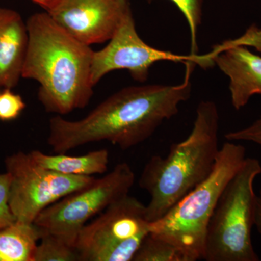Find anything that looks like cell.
<instances>
[{"instance_id":"cell-1","label":"cell","mask_w":261,"mask_h":261,"mask_svg":"<svg viewBox=\"0 0 261 261\" xmlns=\"http://www.w3.org/2000/svg\"><path fill=\"white\" fill-rule=\"evenodd\" d=\"M185 80L178 85L135 86L121 89L102 101L87 116L69 121L61 116L49 121L47 144L56 153L107 141L121 149L140 145L178 112L190 99V78L195 64L187 63Z\"/></svg>"},{"instance_id":"cell-2","label":"cell","mask_w":261,"mask_h":261,"mask_svg":"<svg viewBox=\"0 0 261 261\" xmlns=\"http://www.w3.org/2000/svg\"><path fill=\"white\" fill-rule=\"evenodd\" d=\"M27 25L29 42L21 77L39 84L38 97L44 109L63 116L88 106L94 94V51L47 12L31 15Z\"/></svg>"},{"instance_id":"cell-3","label":"cell","mask_w":261,"mask_h":261,"mask_svg":"<svg viewBox=\"0 0 261 261\" xmlns=\"http://www.w3.org/2000/svg\"><path fill=\"white\" fill-rule=\"evenodd\" d=\"M219 115L216 103H199L191 133L173 144L166 157L153 155L141 173L139 185L149 194L147 219L163 217L212 171L219 153Z\"/></svg>"},{"instance_id":"cell-4","label":"cell","mask_w":261,"mask_h":261,"mask_svg":"<svg viewBox=\"0 0 261 261\" xmlns=\"http://www.w3.org/2000/svg\"><path fill=\"white\" fill-rule=\"evenodd\" d=\"M245 159L246 149L243 145L231 141L225 142L209 176L161 219L151 223V234L176 245L190 261L203 259L211 216L225 187Z\"/></svg>"},{"instance_id":"cell-5","label":"cell","mask_w":261,"mask_h":261,"mask_svg":"<svg viewBox=\"0 0 261 261\" xmlns=\"http://www.w3.org/2000/svg\"><path fill=\"white\" fill-rule=\"evenodd\" d=\"M261 173L256 159L246 158L220 197L207 226L203 260L259 261L252 243L257 196L254 182Z\"/></svg>"},{"instance_id":"cell-6","label":"cell","mask_w":261,"mask_h":261,"mask_svg":"<svg viewBox=\"0 0 261 261\" xmlns=\"http://www.w3.org/2000/svg\"><path fill=\"white\" fill-rule=\"evenodd\" d=\"M146 205L127 195L81 230L75 247L81 261H130L150 233Z\"/></svg>"},{"instance_id":"cell-7","label":"cell","mask_w":261,"mask_h":261,"mask_svg":"<svg viewBox=\"0 0 261 261\" xmlns=\"http://www.w3.org/2000/svg\"><path fill=\"white\" fill-rule=\"evenodd\" d=\"M135 173L126 163L117 164L111 172L51 204L37 216L34 224L74 246L87 221L128 195Z\"/></svg>"},{"instance_id":"cell-8","label":"cell","mask_w":261,"mask_h":261,"mask_svg":"<svg viewBox=\"0 0 261 261\" xmlns=\"http://www.w3.org/2000/svg\"><path fill=\"white\" fill-rule=\"evenodd\" d=\"M10 176L9 203L16 221L34 223L51 204L92 184L93 176H73L38 165L30 154L20 152L5 160Z\"/></svg>"},{"instance_id":"cell-9","label":"cell","mask_w":261,"mask_h":261,"mask_svg":"<svg viewBox=\"0 0 261 261\" xmlns=\"http://www.w3.org/2000/svg\"><path fill=\"white\" fill-rule=\"evenodd\" d=\"M108 44L102 49L94 51L91 78L97 85L105 75L117 70H127L137 82H145L151 67L160 61L193 63L205 68L204 56H185L161 50L144 42L136 29L133 13L127 15Z\"/></svg>"},{"instance_id":"cell-10","label":"cell","mask_w":261,"mask_h":261,"mask_svg":"<svg viewBox=\"0 0 261 261\" xmlns=\"http://www.w3.org/2000/svg\"><path fill=\"white\" fill-rule=\"evenodd\" d=\"M47 13L71 35L91 46L109 41L132 10L130 0H60Z\"/></svg>"},{"instance_id":"cell-11","label":"cell","mask_w":261,"mask_h":261,"mask_svg":"<svg viewBox=\"0 0 261 261\" xmlns=\"http://www.w3.org/2000/svg\"><path fill=\"white\" fill-rule=\"evenodd\" d=\"M214 65L229 78L231 104L237 111L245 107L255 94L261 95V57L245 46L227 42L212 51Z\"/></svg>"},{"instance_id":"cell-12","label":"cell","mask_w":261,"mask_h":261,"mask_svg":"<svg viewBox=\"0 0 261 261\" xmlns=\"http://www.w3.org/2000/svg\"><path fill=\"white\" fill-rule=\"evenodd\" d=\"M29 34L15 10L0 8V87L13 89L21 78Z\"/></svg>"},{"instance_id":"cell-13","label":"cell","mask_w":261,"mask_h":261,"mask_svg":"<svg viewBox=\"0 0 261 261\" xmlns=\"http://www.w3.org/2000/svg\"><path fill=\"white\" fill-rule=\"evenodd\" d=\"M29 154L42 167L73 176L103 174L108 171L109 163V152L106 149L92 151L81 156L67 155L65 153L47 154L39 150H33Z\"/></svg>"},{"instance_id":"cell-14","label":"cell","mask_w":261,"mask_h":261,"mask_svg":"<svg viewBox=\"0 0 261 261\" xmlns=\"http://www.w3.org/2000/svg\"><path fill=\"white\" fill-rule=\"evenodd\" d=\"M42 233L34 223L19 221L0 228V261H34Z\"/></svg>"},{"instance_id":"cell-15","label":"cell","mask_w":261,"mask_h":261,"mask_svg":"<svg viewBox=\"0 0 261 261\" xmlns=\"http://www.w3.org/2000/svg\"><path fill=\"white\" fill-rule=\"evenodd\" d=\"M133 261H190L181 249L149 233L134 257Z\"/></svg>"},{"instance_id":"cell-16","label":"cell","mask_w":261,"mask_h":261,"mask_svg":"<svg viewBox=\"0 0 261 261\" xmlns=\"http://www.w3.org/2000/svg\"><path fill=\"white\" fill-rule=\"evenodd\" d=\"M42 231L40 243L38 244L34 252V261L81 260L80 254L74 246L56 235Z\"/></svg>"},{"instance_id":"cell-17","label":"cell","mask_w":261,"mask_h":261,"mask_svg":"<svg viewBox=\"0 0 261 261\" xmlns=\"http://www.w3.org/2000/svg\"><path fill=\"white\" fill-rule=\"evenodd\" d=\"M150 2L152 0H147ZM185 15L191 34V55H197V32L202 20V0H170Z\"/></svg>"},{"instance_id":"cell-18","label":"cell","mask_w":261,"mask_h":261,"mask_svg":"<svg viewBox=\"0 0 261 261\" xmlns=\"http://www.w3.org/2000/svg\"><path fill=\"white\" fill-rule=\"evenodd\" d=\"M25 108V104L22 97L13 93L11 89H5L0 94V120L15 119Z\"/></svg>"},{"instance_id":"cell-19","label":"cell","mask_w":261,"mask_h":261,"mask_svg":"<svg viewBox=\"0 0 261 261\" xmlns=\"http://www.w3.org/2000/svg\"><path fill=\"white\" fill-rule=\"evenodd\" d=\"M10 176L8 173H0V228L14 223V215L9 203Z\"/></svg>"},{"instance_id":"cell-20","label":"cell","mask_w":261,"mask_h":261,"mask_svg":"<svg viewBox=\"0 0 261 261\" xmlns=\"http://www.w3.org/2000/svg\"><path fill=\"white\" fill-rule=\"evenodd\" d=\"M224 137L231 142H249L261 146V116L246 128L228 132Z\"/></svg>"},{"instance_id":"cell-21","label":"cell","mask_w":261,"mask_h":261,"mask_svg":"<svg viewBox=\"0 0 261 261\" xmlns=\"http://www.w3.org/2000/svg\"><path fill=\"white\" fill-rule=\"evenodd\" d=\"M42 8L44 11L49 12L58 4L60 0H31Z\"/></svg>"},{"instance_id":"cell-22","label":"cell","mask_w":261,"mask_h":261,"mask_svg":"<svg viewBox=\"0 0 261 261\" xmlns=\"http://www.w3.org/2000/svg\"><path fill=\"white\" fill-rule=\"evenodd\" d=\"M254 226H256L257 231L261 234V197L259 196H257L256 205H255Z\"/></svg>"},{"instance_id":"cell-23","label":"cell","mask_w":261,"mask_h":261,"mask_svg":"<svg viewBox=\"0 0 261 261\" xmlns=\"http://www.w3.org/2000/svg\"><path fill=\"white\" fill-rule=\"evenodd\" d=\"M259 197H261V189H260V195H259Z\"/></svg>"}]
</instances>
